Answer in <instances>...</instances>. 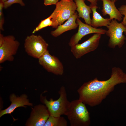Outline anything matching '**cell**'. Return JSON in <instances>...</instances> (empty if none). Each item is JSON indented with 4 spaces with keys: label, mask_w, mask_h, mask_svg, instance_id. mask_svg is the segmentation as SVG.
Masks as SVG:
<instances>
[{
    "label": "cell",
    "mask_w": 126,
    "mask_h": 126,
    "mask_svg": "<svg viewBox=\"0 0 126 126\" xmlns=\"http://www.w3.org/2000/svg\"><path fill=\"white\" fill-rule=\"evenodd\" d=\"M56 5L55 10L50 16L52 22L51 26L56 29L75 13L77 7L73 0H61Z\"/></svg>",
    "instance_id": "cell-3"
},
{
    "label": "cell",
    "mask_w": 126,
    "mask_h": 126,
    "mask_svg": "<svg viewBox=\"0 0 126 126\" xmlns=\"http://www.w3.org/2000/svg\"><path fill=\"white\" fill-rule=\"evenodd\" d=\"M78 17L77 13L75 12L64 24L58 26L55 30L51 31V35L53 37H56L66 32L75 29L78 26L76 22Z\"/></svg>",
    "instance_id": "cell-14"
},
{
    "label": "cell",
    "mask_w": 126,
    "mask_h": 126,
    "mask_svg": "<svg viewBox=\"0 0 126 126\" xmlns=\"http://www.w3.org/2000/svg\"><path fill=\"white\" fill-rule=\"evenodd\" d=\"M102 15L105 16L108 15L109 18L120 21L122 19L123 16L119 11L116 8L115 3L110 0H102Z\"/></svg>",
    "instance_id": "cell-13"
},
{
    "label": "cell",
    "mask_w": 126,
    "mask_h": 126,
    "mask_svg": "<svg viewBox=\"0 0 126 126\" xmlns=\"http://www.w3.org/2000/svg\"><path fill=\"white\" fill-rule=\"evenodd\" d=\"M108 30L105 34L109 38L108 46L114 49L116 46L119 48L121 47L126 40L124 33L126 35V25L121 22L119 23L116 20H112L110 24L107 27Z\"/></svg>",
    "instance_id": "cell-6"
},
{
    "label": "cell",
    "mask_w": 126,
    "mask_h": 126,
    "mask_svg": "<svg viewBox=\"0 0 126 126\" xmlns=\"http://www.w3.org/2000/svg\"><path fill=\"white\" fill-rule=\"evenodd\" d=\"M126 83V74L120 68L113 67L108 80H100L96 77L84 83L77 90L79 99L91 107L95 106L101 103L116 85Z\"/></svg>",
    "instance_id": "cell-1"
},
{
    "label": "cell",
    "mask_w": 126,
    "mask_h": 126,
    "mask_svg": "<svg viewBox=\"0 0 126 126\" xmlns=\"http://www.w3.org/2000/svg\"><path fill=\"white\" fill-rule=\"evenodd\" d=\"M51 17L49 16L46 18L41 21L38 25L33 30V34L41 29L48 26H51L52 22Z\"/></svg>",
    "instance_id": "cell-18"
},
{
    "label": "cell",
    "mask_w": 126,
    "mask_h": 126,
    "mask_svg": "<svg viewBox=\"0 0 126 126\" xmlns=\"http://www.w3.org/2000/svg\"><path fill=\"white\" fill-rule=\"evenodd\" d=\"M59 0H44V4L46 6L52 5H56Z\"/></svg>",
    "instance_id": "cell-22"
},
{
    "label": "cell",
    "mask_w": 126,
    "mask_h": 126,
    "mask_svg": "<svg viewBox=\"0 0 126 126\" xmlns=\"http://www.w3.org/2000/svg\"><path fill=\"white\" fill-rule=\"evenodd\" d=\"M87 0L89 2L91 3L90 6H96L97 5L98 0Z\"/></svg>",
    "instance_id": "cell-23"
},
{
    "label": "cell",
    "mask_w": 126,
    "mask_h": 126,
    "mask_svg": "<svg viewBox=\"0 0 126 126\" xmlns=\"http://www.w3.org/2000/svg\"><path fill=\"white\" fill-rule=\"evenodd\" d=\"M85 105L79 99L70 102L66 116L71 126L90 125V114Z\"/></svg>",
    "instance_id": "cell-2"
},
{
    "label": "cell",
    "mask_w": 126,
    "mask_h": 126,
    "mask_svg": "<svg viewBox=\"0 0 126 126\" xmlns=\"http://www.w3.org/2000/svg\"><path fill=\"white\" fill-rule=\"evenodd\" d=\"M111 1L115 3L116 1H117L118 0H110Z\"/></svg>",
    "instance_id": "cell-24"
},
{
    "label": "cell",
    "mask_w": 126,
    "mask_h": 126,
    "mask_svg": "<svg viewBox=\"0 0 126 126\" xmlns=\"http://www.w3.org/2000/svg\"><path fill=\"white\" fill-rule=\"evenodd\" d=\"M121 14L124 16L123 21L121 23L124 24L126 25V5H123L118 8Z\"/></svg>",
    "instance_id": "cell-21"
},
{
    "label": "cell",
    "mask_w": 126,
    "mask_h": 126,
    "mask_svg": "<svg viewBox=\"0 0 126 126\" xmlns=\"http://www.w3.org/2000/svg\"><path fill=\"white\" fill-rule=\"evenodd\" d=\"M20 45L19 42L12 35L4 36L0 33V63L13 61Z\"/></svg>",
    "instance_id": "cell-5"
},
{
    "label": "cell",
    "mask_w": 126,
    "mask_h": 126,
    "mask_svg": "<svg viewBox=\"0 0 126 126\" xmlns=\"http://www.w3.org/2000/svg\"><path fill=\"white\" fill-rule=\"evenodd\" d=\"M39 64L48 72L57 75H62L64 72L63 64L59 59L51 55L47 50L38 59Z\"/></svg>",
    "instance_id": "cell-9"
},
{
    "label": "cell",
    "mask_w": 126,
    "mask_h": 126,
    "mask_svg": "<svg viewBox=\"0 0 126 126\" xmlns=\"http://www.w3.org/2000/svg\"><path fill=\"white\" fill-rule=\"evenodd\" d=\"M101 35L100 34H94L83 43H78L71 47V52L75 57L78 59L95 50L99 45Z\"/></svg>",
    "instance_id": "cell-8"
},
{
    "label": "cell",
    "mask_w": 126,
    "mask_h": 126,
    "mask_svg": "<svg viewBox=\"0 0 126 126\" xmlns=\"http://www.w3.org/2000/svg\"><path fill=\"white\" fill-rule=\"evenodd\" d=\"M30 116L26 123L27 126H44L50 115L46 105L40 104L32 108Z\"/></svg>",
    "instance_id": "cell-11"
},
{
    "label": "cell",
    "mask_w": 126,
    "mask_h": 126,
    "mask_svg": "<svg viewBox=\"0 0 126 126\" xmlns=\"http://www.w3.org/2000/svg\"><path fill=\"white\" fill-rule=\"evenodd\" d=\"M67 122L64 117L50 115L44 126H67Z\"/></svg>",
    "instance_id": "cell-17"
},
{
    "label": "cell",
    "mask_w": 126,
    "mask_h": 126,
    "mask_svg": "<svg viewBox=\"0 0 126 126\" xmlns=\"http://www.w3.org/2000/svg\"><path fill=\"white\" fill-rule=\"evenodd\" d=\"M15 3L18 4L22 6L25 5V4L22 0H7L4 2V8L7 9L13 4Z\"/></svg>",
    "instance_id": "cell-19"
},
{
    "label": "cell",
    "mask_w": 126,
    "mask_h": 126,
    "mask_svg": "<svg viewBox=\"0 0 126 126\" xmlns=\"http://www.w3.org/2000/svg\"><path fill=\"white\" fill-rule=\"evenodd\" d=\"M59 98L57 100L52 98L48 100L46 97L42 96V101L47 107L50 115L55 117L66 116L70 102L67 98L65 87L62 86L59 91Z\"/></svg>",
    "instance_id": "cell-4"
},
{
    "label": "cell",
    "mask_w": 126,
    "mask_h": 126,
    "mask_svg": "<svg viewBox=\"0 0 126 126\" xmlns=\"http://www.w3.org/2000/svg\"><path fill=\"white\" fill-rule=\"evenodd\" d=\"M78 28L77 32L71 37L68 43L71 47L78 44L84 36L92 33H98L101 35L105 34L106 30L102 28H97L91 25L83 23L78 17L76 20Z\"/></svg>",
    "instance_id": "cell-10"
},
{
    "label": "cell",
    "mask_w": 126,
    "mask_h": 126,
    "mask_svg": "<svg viewBox=\"0 0 126 126\" xmlns=\"http://www.w3.org/2000/svg\"><path fill=\"white\" fill-rule=\"evenodd\" d=\"M7 0H0V1H1L3 2H5L7 1Z\"/></svg>",
    "instance_id": "cell-25"
},
{
    "label": "cell",
    "mask_w": 126,
    "mask_h": 126,
    "mask_svg": "<svg viewBox=\"0 0 126 126\" xmlns=\"http://www.w3.org/2000/svg\"><path fill=\"white\" fill-rule=\"evenodd\" d=\"M4 2L0 1V30L4 31L3 25L4 22V18L3 12L4 8Z\"/></svg>",
    "instance_id": "cell-20"
},
{
    "label": "cell",
    "mask_w": 126,
    "mask_h": 126,
    "mask_svg": "<svg viewBox=\"0 0 126 126\" xmlns=\"http://www.w3.org/2000/svg\"><path fill=\"white\" fill-rule=\"evenodd\" d=\"M74 0L77 7L76 10L78 13V17L84 19L86 24L91 25L90 14L92 12L91 7L85 4L84 0Z\"/></svg>",
    "instance_id": "cell-15"
},
{
    "label": "cell",
    "mask_w": 126,
    "mask_h": 126,
    "mask_svg": "<svg viewBox=\"0 0 126 126\" xmlns=\"http://www.w3.org/2000/svg\"><path fill=\"white\" fill-rule=\"evenodd\" d=\"M48 44L40 35L32 34L25 39L24 47L29 56L38 59L47 50Z\"/></svg>",
    "instance_id": "cell-7"
},
{
    "label": "cell",
    "mask_w": 126,
    "mask_h": 126,
    "mask_svg": "<svg viewBox=\"0 0 126 126\" xmlns=\"http://www.w3.org/2000/svg\"><path fill=\"white\" fill-rule=\"evenodd\" d=\"M10 99L11 102L10 105L4 110H1L0 117L6 114H10L17 108L21 107H25V105L32 106V104L29 102L26 95L24 94L20 97H17L14 94H11Z\"/></svg>",
    "instance_id": "cell-12"
},
{
    "label": "cell",
    "mask_w": 126,
    "mask_h": 126,
    "mask_svg": "<svg viewBox=\"0 0 126 126\" xmlns=\"http://www.w3.org/2000/svg\"><path fill=\"white\" fill-rule=\"evenodd\" d=\"M90 6L93 14L91 24L92 26L95 28L102 26L107 27L110 24L111 20L109 18H104L96 11L98 7Z\"/></svg>",
    "instance_id": "cell-16"
}]
</instances>
